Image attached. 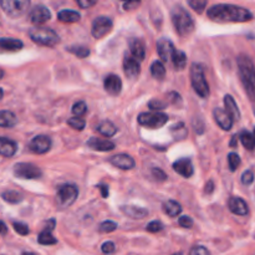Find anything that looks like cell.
Listing matches in <instances>:
<instances>
[{
	"mask_svg": "<svg viewBox=\"0 0 255 255\" xmlns=\"http://www.w3.org/2000/svg\"><path fill=\"white\" fill-rule=\"evenodd\" d=\"M207 15L217 22H247L253 19V14L246 7L232 4H217L209 7Z\"/></svg>",
	"mask_w": 255,
	"mask_h": 255,
	"instance_id": "1",
	"label": "cell"
},
{
	"mask_svg": "<svg viewBox=\"0 0 255 255\" xmlns=\"http://www.w3.org/2000/svg\"><path fill=\"white\" fill-rule=\"evenodd\" d=\"M241 81L252 101L255 102V67L251 57L241 54L237 59Z\"/></svg>",
	"mask_w": 255,
	"mask_h": 255,
	"instance_id": "2",
	"label": "cell"
},
{
	"mask_svg": "<svg viewBox=\"0 0 255 255\" xmlns=\"http://www.w3.org/2000/svg\"><path fill=\"white\" fill-rule=\"evenodd\" d=\"M172 22L177 34L182 37L191 35L194 30V21L189 12L182 6H174L171 12Z\"/></svg>",
	"mask_w": 255,
	"mask_h": 255,
	"instance_id": "3",
	"label": "cell"
},
{
	"mask_svg": "<svg viewBox=\"0 0 255 255\" xmlns=\"http://www.w3.org/2000/svg\"><path fill=\"white\" fill-rule=\"evenodd\" d=\"M29 36L35 44L47 47H54L60 41V36L54 30L44 26L31 27L29 30Z\"/></svg>",
	"mask_w": 255,
	"mask_h": 255,
	"instance_id": "4",
	"label": "cell"
},
{
	"mask_svg": "<svg viewBox=\"0 0 255 255\" xmlns=\"http://www.w3.org/2000/svg\"><path fill=\"white\" fill-rule=\"evenodd\" d=\"M191 84L193 90L202 99L209 96V85L204 76V70L201 64H193L191 66Z\"/></svg>",
	"mask_w": 255,
	"mask_h": 255,
	"instance_id": "5",
	"label": "cell"
},
{
	"mask_svg": "<svg viewBox=\"0 0 255 255\" xmlns=\"http://www.w3.org/2000/svg\"><path fill=\"white\" fill-rule=\"evenodd\" d=\"M79 196V189L75 184L66 183L59 187L56 193V204L59 208H67L72 206Z\"/></svg>",
	"mask_w": 255,
	"mask_h": 255,
	"instance_id": "6",
	"label": "cell"
},
{
	"mask_svg": "<svg viewBox=\"0 0 255 255\" xmlns=\"http://www.w3.org/2000/svg\"><path fill=\"white\" fill-rule=\"evenodd\" d=\"M168 121V115L163 112H143L138 116V124L148 128H161Z\"/></svg>",
	"mask_w": 255,
	"mask_h": 255,
	"instance_id": "7",
	"label": "cell"
},
{
	"mask_svg": "<svg viewBox=\"0 0 255 255\" xmlns=\"http://www.w3.org/2000/svg\"><path fill=\"white\" fill-rule=\"evenodd\" d=\"M0 6L9 16L19 17L27 11L30 1L29 0H1Z\"/></svg>",
	"mask_w": 255,
	"mask_h": 255,
	"instance_id": "8",
	"label": "cell"
},
{
	"mask_svg": "<svg viewBox=\"0 0 255 255\" xmlns=\"http://www.w3.org/2000/svg\"><path fill=\"white\" fill-rule=\"evenodd\" d=\"M14 174L21 179H37L42 176V172L39 167L31 163H16L14 166Z\"/></svg>",
	"mask_w": 255,
	"mask_h": 255,
	"instance_id": "9",
	"label": "cell"
},
{
	"mask_svg": "<svg viewBox=\"0 0 255 255\" xmlns=\"http://www.w3.org/2000/svg\"><path fill=\"white\" fill-rule=\"evenodd\" d=\"M114 22L107 16H99L92 21L91 34L95 39H102L112 30Z\"/></svg>",
	"mask_w": 255,
	"mask_h": 255,
	"instance_id": "10",
	"label": "cell"
},
{
	"mask_svg": "<svg viewBox=\"0 0 255 255\" xmlns=\"http://www.w3.org/2000/svg\"><path fill=\"white\" fill-rule=\"evenodd\" d=\"M50 147H51V139H50L49 136H45V134H39V136L34 137L29 143L30 151L36 154L46 153Z\"/></svg>",
	"mask_w": 255,
	"mask_h": 255,
	"instance_id": "11",
	"label": "cell"
},
{
	"mask_svg": "<svg viewBox=\"0 0 255 255\" xmlns=\"http://www.w3.org/2000/svg\"><path fill=\"white\" fill-rule=\"evenodd\" d=\"M29 19L32 24H44V22L49 21L51 19V12H50V10L45 5L39 4L32 7L29 14Z\"/></svg>",
	"mask_w": 255,
	"mask_h": 255,
	"instance_id": "12",
	"label": "cell"
},
{
	"mask_svg": "<svg viewBox=\"0 0 255 255\" xmlns=\"http://www.w3.org/2000/svg\"><path fill=\"white\" fill-rule=\"evenodd\" d=\"M124 71L129 80H134L141 74V65L133 57L126 56L124 60Z\"/></svg>",
	"mask_w": 255,
	"mask_h": 255,
	"instance_id": "13",
	"label": "cell"
},
{
	"mask_svg": "<svg viewBox=\"0 0 255 255\" xmlns=\"http://www.w3.org/2000/svg\"><path fill=\"white\" fill-rule=\"evenodd\" d=\"M174 50L176 49H174V45L171 40L161 39L157 41V52H158L159 57L163 62L169 61V59H172Z\"/></svg>",
	"mask_w": 255,
	"mask_h": 255,
	"instance_id": "14",
	"label": "cell"
},
{
	"mask_svg": "<svg viewBox=\"0 0 255 255\" xmlns=\"http://www.w3.org/2000/svg\"><path fill=\"white\" fill-rule=\"evenodd\" d=\"M110 162H111V164H114L115 167H117V168L120 169H124V171H128V169L134 168V166H136L134 159L132 158L131 156L125 153L116 154V156L111 157V158H110Z\"/></svg>",
	"mask_w": 255,
	"mask_h": 255,
	"instance_id": "15",
	"label": "cell"
},
{
	"mask_svg": "<svg viewBox=\"0 0 255 255\" xmlns=\"http://www.w3.org/2000/svg\"><path fill=\"white\" fill-rule=\"evenodd\" d=\"M213 116H214V120H216L217 125H218L222 129H224V131H229V129H232V127H233V120H232L231 116L227 114L226 110L217 107V109H214L213 111Z\"/></svg>",
	"mask_w": 255,
	"mask_h": 255,
	"instance_id": "16",
	"label": "cell"
},
{
	"mask_svg": "<svg viewBox=\"0 0 255 255\" xmlns=\"http://www.w3.org/2000/svg\"><path fill=\"white\" fill-rule=\"evenodd\" d=\"M24 47L21 40L12 37H0V54L5 52H16Z\"/></svg>",
	"mask_w": 255,
	"mask_h": 255,
	"instance_id": "17",
	"label": "cell"
},
{
	"mask_svg": "<svg viewBox=\"0 0 255 255\" xmlns=\"http://www.w3.org/2000/svg\"><path fill=\"white\" fill-rule=\"evenodd\" d=\"M104 87L105 90H106L107 94L112 95V96H117V95H120V92H121L122 90L121 79H120L117 75H109V76H106V79H105Z\"/></svg>",
	"mask_w": 255,
	"mask_h": 255,
	"instance_id": "18",
	"label": "cell"
},
{
	"mask_svg": "<svg viewBox=\"0 0 255 255\" xmlns=\"http://www.w3.org/2000/svg\"><path fill=\"white\" fill-rule=\"evenodd\" d=\"M173 169L178 174H181L184 178H189V177L193 176L194 169L193 164H192L191 159L188 158H181L178 161H176L173 163Z\"/></svg>",
	"mask_w": 255,
	"mask_h": 255,
	"instance_id": "19",
	"label": "cell"
},
{
	"mask_svg": "<svg viewBox=\"0 0 255 255\" xmlns=\"http://www.w3.org/2000/svg\"><path fill=\"white\" fill-rule=\"evenodd\" d=\"M229 211L232 212L236 216H247L249 213L248 204L244 199L239 198V197H233V198L229 199L228 202Z\"/></svg>",
	"mask_w": 255,
	"mask_h": 255,
	"instance_id": "20",
	"label": "cell"
},
{
	"mask_svg": "<svg viewBox=\"0 0 255 255\" xmlns=\"http://www.w3.org/2000/svg\"><path fill=\"white\" fill-rule=\"evenodd\" d=\"M87 146H89L90 148L95 149V151L100 152H109L115 149L114 142L109 141V139L97 138V137H91V138L87 141Z\"/></svg>",
	"mask_w": 255,
	"mask_h": 255,
	"instance_id": "21",
	"label": "cell"
},
{
	"mask_svg": "<svg viewBox=\"0 0 255 255\" xmlns=\"http://www.w3.org/2000/svg\"><path fill=\"white\" fill-rule=\"evenodd\" d=\"M17 151V143L7 137H0V156L12 157Z\"/></svg>",
	"mask_w": 255,
	"mask_h": 255,
	"instance_id": "22",
	"label": "cell"
},
{
	"mask_svg": "<svg viewBox=\"0 0 255 255\" xmlns=\"http://www.w3.org/2000/svg\"><path fill=\"white\" fill-rule=\"evenodd\" d=\"M224 106H226L227 114L231 116V119L234 121H239L241 120V111H239V107L237 105L236 100L233 99V96L231 95H226L224 96Z\"/></svg>",
	"mask_w": 255,
	"mask_h": 255,
	"instance_id": "23",
	"label": "cell"
},
{
	"mask_svg": "<svg viewBox=\"0 0 255 255\" xmlns=\"http://www.w3.org/2000/svg\"><path fill=\"white\" fill-rule=\"evenodd\" d=\"M129 50H131V54L133 55L137 61L144 60V56H146V46H144V42L142 40L132 39L129 41Z\"/></svg>",
	"mask_w": 255,
	"mask_h": 255,
	"instance_id": "24",
	"label": "cell"
},
{
	"mask_svg": "<svg viewBox=\"0 0 255 255\" xmlns=\"http://www.w3.org/2000/svg\"><path fill=\"white\" fill-rule=\"evenodd\" d=\"M121 211L132 219H143L148 216V211L146 208L136 206H122Z\"/></svg>",
	"mask_w": 255,
	"mask_h": 255,
	"instance_id": "25",
	"label": "cell"
},
{
	"mask_svg": "<svg viewBox=\"0 0 255 255\" xmlns=\"http://www.w3.org/2000/svg\"><path fill=\"white\" fill-rule=\"evenodd\" d=\"M57 19L61 22H77L81 19V15H80V12L75 11V10L64 9L61 11H59Z\"/></svg>",
	"mask_w": 255,
	"mask_h": 255,
	"instance_id": "26",
	"label": "cell"
},
{
	"mask_svg": "<svg viewBox=\"0 0 255 255\" xmlns=\"http://www.w3.org/2000/svg\"><path fill=\"white\" fill-rule=\"evenodd\" d=\"M163 211H164V213L167 214V216H169V217H172V218H173V217H177V216H179V214H181L182 207H181V204H179L177 201L169 199V201L164 202V203H163Z\"/></svg>",
	"mask_w": 255,
	"mask_h": 255,
	"instance_id": "27",
	"label": "cell"
},
{
	"mask_svg": "<svg viewBox=\"0 0 255 255\" xmlns=\"http://www.w3.org/2000/svg\"><path fill=\"white\" fill-rule=\"evenodd\" d=\"M17 124V119L12 112L10 111H0V127L10 128Z\"/></svg>",
	"mask_w": 255,
	"mask_h": 255,
	"instance_id": "28",
	"label": "cell"
},
{
	"mask_svg": "<svg viewBox=\"0 0 255 255\" xmlns=\"http://www.w3.org/2000/svg\"><path fill=\"white\" fill-rule=\"evenodd\" d=\"M172 61H173L176 70H178V71L183 70L187 65L186 52H183L182 50H174L173 55H172Z\"/></svg>",
	"mask_w": 255,
	"mask_h": 255,
	"instance_id": "29",
	"label": "cell"
},
{
	"mask_svg": "<svg viewBox=\"0 0 255 255\" xmlns=\"http://www.w3.org/2000/svg\"><path fill=\"white\" fill-rule=\"evenodd\" d=\"M171 133H172V136H173L174 139H177V141H182V139H184L187 137L188 131H187L184 124L178 122V124L173 125V126L171 127Z\"/></svg>",
	"mask_w": 255,
	"mask_h": 255,
	"instance_id": "30",
	"label": "cell"
},
{
	"mask_svg": "<svg viewBox=\"0 0 255 255\" xmlns=\"http://www.w3.org/2000/svg\"><path fill=\"white\" fill-rule=\"evenodd\" d=\"M97 131L106 137H112L117 132V127L111 121H104L99 125Z\"/></svg>",
	"mask_w": 255,
	"mask_h": 255,
	"instance_id": "31",
	"label": "cell"
},
{
	"mask_svg": "<svg viewBox=\"0 0 255 255\" xmlns=\"http://www.w3.org/2000/svg\"><path fill=\"white\" fill-rule=\"evenodd\" d=\"M37 242H39L41 246H54V244L57 243V239L52 236L51 231L44 229V231L39 234V237H37Z\"/></svg>",
	"mask_w": 255,
	"mask_h": 255,
	"instance_id": "32",
	"label": "cell"
},
{
	"mask_svg": "<svg viewBox=\"0 0 255 255\" xmlns=\"http://www.w3.org/2000/svg\"><path fill=\"white\" fill-rule=\"evenodd\" d=\"M151 74L156 80H163L166 76V67L161 61H154L151 65Z\"/></svg>",
	"mask_w": 255,
	"mask_h": 255,
	"instance_id": "33",
	"label": "cell"
},
{
	"mask_svg": "<svg viewBox=\"0 0 255 255\" xmlns=\"http://www.w3.org/2000/svg\"><path fill=\"white\" fill-rule=\"evenodd\" d=\"M1 198L10 204H17L22 201V194L16 191H6L1 194Z\"/></svg>",
	"mask_w": 255,
	"mask_h": 255,
	"instance_id": "34",
	"label": "cell"
},
{
	"mask_svg": "<svg viewBox=\"0 0 255 255\" xmlns=\"http://www.w3.org/2000/svg\"><path fill=\"white\" fill-rule=\"evenodd\" d=\"M241 142L248 151H254L255 149V138L253 134L248 131H243L241 133Z\"/></svg>",
	"mask_w": 255,
	"mask_h": 255,
	"instance_id": "35",
	"label": "cell"
},
{
	"mask_svg": "<svg viewBox=\"0 0 255 255\" xmlns=\"http://www.w3.org/2000/svg\"><path fill=\"white\" fill-rule=\"evenodd\" d=\"M67 51L74 54L75 56L80 57V59H85V57H87L90 55L89 47L81 46V45H74V46L67 47Z\"/></svg>",
	"mask_w": 255,
	"mask_h": 255,
	"instance_id": "36",
	"label": "cell"
},
{
	"mask_svg": "<svg viewBox=\"0 0 255 255\" xmlns=\"http://www.w3.org/2000/svg\"><path fill=\"white\" fill-rule=\"evenodd\" d=\"M228 164H229V169L232 172H236L238 169V167L241 166V157L238 156L234 152H231L228 154Z\"/></svg>",
	"mask_w": 255,
	"mask_h": 255,
	"instance_id": "37",
	"label": "cell"
},
{
	"mask_svg": "<svg viewBox=\"0 0 255 255\" xmlns=\"http://www.w3.org/2000/svg\"><path fill=\"white\" fill-rule=\"evenodd\" d=\"M67 125L72 128L77 129V131H82L86 126V122H85V120L80 119V117H72V119L67 120Z\"/></svg>",
	"mask_w": 255,
	"mask_h": 255,
	"instance_id": "38",
	"label": "cell"
},
{
	"mask_svg": "<svg viewBox=\"0 0 255 255\" xmlns=\"http://www.w3.org/2000/svg\"><path fill=\"white\" fill-rule=\"evenodd\" d=\"M188 5L194 11H197L198 14H202L203 10L207 7V1L206 0H191V1H188Z\"/></svg>",
	"mask_w": 255,
	"mask_h": 255,
	"instance_id": "39",
	"label": "cell"
},
{
	"mask_svg": "<svg viewBox=\"0 0 255 255\" xmlns=\"http://www.w3.org/2000/svg\"><path fill=\"white\" fill-rule=\"evenodd\" d=\"M86 111H87V106L84 101L76 102V104L72 106V114H74L76 117L82 116V115L86 114Z\"/></svg>",
	"mask_w": 255,
	"mask_h": 255,
	"instance_id": "40",
	"label": "cell"
},
{
	"mask_svg": "<svg viewBox=\"0 0 255 255\" xmlns=\"http://www.w3.org/2000/svg\"><path fill=\"white\" fill-rule=\"evenodd\" d=\"M166 106H167V104L162 102L161 100L153 99L148 102L149 110H152L153 112H162V110L166 109Z\"/></svg>",
	"mask_w": 255,
	"mask_h": 255,
	"instance_id": "41",
	"label": "cell"
},
{
	"mask_svg": "<svg viewBox=\"0 0 255 255\" xmlns=\"http://www.w3.org/2000/svg\"><path fill=\"white\" fill-rule=\"evenodd\" d=\"M117 229V224L115 222L111 221H106L104 223L100 224V232L101 233H112Z\"/></svg>",
	"mask_w": 255,
	"mask_h": 255,
	"instance_id": "42",
	"label": "cell"
},
{
	"mask_svg": "<svg viewBox=\"0 0 255 255\" xmlns=\"http://www.w3.org/2000/svg\"><path fill=\"white\" fill-rule=\"evenodd\" d=\"M146 231L149 232V233H158V232L163 231V224L159 221H153L147 224Z\"/></svg>",
	"mask_w": 255,
	"mask_h": 255,
	"instance_id": "43",
	"label": "cell"
},
{
	"mask_svg": "<svg viewBox=\"0 0 255 255\" xmlns=\"http://www.w3.org/2000/svg\"><path fill=\"white\" fill-rule=\"evenodd\" d=\"M12 227H14L15 232L20 236H27L29 234V227L24 223H20V222H14L12 223Z\"/></svg>",
	"mask_w": 255,
	"mask_h": 255,
	"instance_id": "44",
	"label": "cell"
},
{
	"mask_svg": "<svg viewBox=\"0 0 255 255\" xmlns=\"http://www.w3.org/2000/svg\"><path fill=\"white\" fill-rule=\"evenodd\" d=\"M254 182V173L252 171H246L242 176V183L244 186H251Z\"/></svg>",
	"mask_w": 255,
	"mask_h": 255,
	"instance_id": "45",
	"label": "cell"
},
{
	"mask_svg": "<svg viewBox=\"0 0 255 255\" xmlns=\"http://www.w3.org/2000/svg\"><path fill=\"white\" fill-rule=\"evenodd\" d=\"M189 255H211V253H209V251L206 248V247L196 246L191 249Z\"/></svg>",
	"mask_w": 255,
	"mask_h": 255,
	"instance_id": "46",
	"label": "cell"
},
{
	"mask_svg": "<svg viewBox=\"0 0 255 255\" xmlns=\"http://www.w3.org/2000/svg\"><path fill=\"white\" fill-rule=\"evenodd\" d=\"M101 251H102V253L107 254V255L114 254L115 252H116V247H115V244L112 243V242H106V243L102 244Z\"/></svg>",
	"mask_w": 255,
	"mask_h": 255,
	"instance_id": "47",
	"label": "cell"
},
{
	"mask_svg": "<svg viewBox=\"0 0 255 255\" xmlns=\"http://www.w3.org/2000/svg\"><path fill=\"white\" fill-rule=\"evenodd\" d=\"M152 176L154 177V179L158 182H164L167 179V174L162 171L161 168H153L152 169Z\"/></svg>",
	"mask_w": 255,
	"mask_h": 255,
	"instance_id": "48",
	"label": "cell"
},
{
	"mask_svg": "<svg viewBox=\"0 0 255 255\" xmlns=\"http://www.w3.org/2000/svg\"><path fill=\"white\" fill-rule=\"evenodd\" d=\"M178 223L179 226L183 227V228H191L192 226H193V219L191 218V217H181V218L178 219Z\"/></svg>",
	"mask_w": 255,
	"mask_h": 255,
	"instance_id": "49",
	"label": "cell"
},
{
	"mask_svg": "<svg viewBox=\"0 0 255 255\" xmlns=\"http://www.w3.org/2000/svg\"><path fill=\"white\" fill-rule=\"evenodd\" d=\"M77 4L82 9H86V7H91L96 5V0H77Z\"/></svg>",
	"mask_w": 255,
	"mask_h": 255,
	"instance_id": "50",
	"label": "cell"
},
{
	"mask_svg": "<svg viewBox=\"0 0 255 255\" xmlns=\"http://www.w3.org/2000/svg\"><path fill=\"white\" fill-rule=\"evenodd\" d=\"M141 5V1H127L124 4L125 10H133Z\"/></svg>",
	"mask_w": 255,
	"mask_h": 255,
	"instance_id": "51",
	"label": "cell"
},
{
	"mask_svg": "<svg viewBox=\"0 0 255 255\" xmlns=\"http://www.w3.org/2000/svg\"><path fill=\"white\" fill-rule=\"evenodd\" d=\"M97 188L101 191V196L104 197V198H107V197H109V187H107L106 184H97Z\"/></svg>",
	"mask_w": 255,
	"mask_h": 255,
	"instance_id": "52",
	"label": "cell"
},
{
	"mask_svg": "<svg viewBox=\"0 0 255 255\" xmlns=\"http://www.w3.org/2000/svg\"><path fill=\"white\" fill-rule=\"evenodd\" d=\"M213 191H214V182L213 181H208V183L206 184V193L207 194H211V193H213Z\"/></svg>",
	"mask_w": 255,
	"mask_h": 255,
	"instance_id": "53",
	"label": "cell"
},
{
	"mask_svg": "<svg viewBox=\"0 0 255 255\" xmlns=\"http://www.w3.org/2000/svg\"><path fill=\"white\" fill-rule=\"evenodd\" d=\"M6 233H7L6 224H5L2 221H0V234H1V236H5Z\"/></svg>",
	"mask_w": 255,
	"mask_h": 255,
	"instance_id": "54",
	"label": "cell"
},
{
	"mask_svg": "<svg viewBox=\"0 0 255 255\" xmlns=\"http://www.w3.org/2000/svg\"><path fill=\"white\" fill-rule=\"evenodd\" d=\"M55 224H56V222H55V219H50L49 222H47V226H46V228L45 229H47V231H54V228H55Z\"/></svg>",
	"mask_w": 255,
	"mask_h": 255,
	"instance_id": "55",
	"label": "cell"
},
{
	"mask_svg": "<svg viewBox=\"0 0 255 255\" xmlns=\"http://www.w3.org/2000/svg\"><path fill=\"white\" fill-rule=\"evenodd\" d=\"M237 142H238V137H237V134H236V136H233V138H232V141H231V143H229V146H231V147H236L237 146Z\"/></svg>",
	"mask_w": 255,
	"mask_h": 255,
	"instance_id": "56",
	"label": "cell"
},
{
	"mask_svg": "<svg viewBox=\"0 0 255 255\" xmlns=\"http://www.w3.org/2000/svg\"><path fill=\"white\" fill-rule=\"evenodd\" d=\"M2 96H4V91H2V89L0 87V100L2 99Z\"/></svg>",
	"mask_w": 255,
	"mask_h": 255,
	"instance_id": "57",
	"label": "cell"
},
{
	"mask_svg": "<svg viewBox=\"0 0 255 255\" xmlns=\"http://www.w3.org/2000/svg\"><path fill=\"white\" fill-rule=\"evenodd\" d=\"M21 255H36V254H34V253H30V252H25V253H22Z\"/></svg>",
	"mask_w": 255,
	"mask_h": 255,
	"instance_id": "58",
	"label": "cell"
},
{
	"mask_svg": "<svg viewBox=\"0 0 255 255\" xmlns=\"http://www.w3.org/2000/svg\"><path fill=\"white\" fill-rule=\"evenodd\" d=\"M4 77V71H2L1 69H0V79H2Z\"/></svg>",
	"mask_w": 255,
	"mask_h": 255,
	"instance_id": "59",
	"label": "cell"
},
{
	"mask_svg": "<svg viewBox=\"0 0 255 255\" xmlns=\"http://www.w3.org/2000/svg\"><path fill=\"white\" fill-rule=\"evenodd\" d=\"M172 255H183L182 253H176V254H172Z\"/></svg>",
	"mask_w": 255,
	"mask_h": 255,
	"instance_id": "60",
	"label": "cell"
},
{
	"mask_svg": "<svg viewBox=\"0 0 255 255\" xmlns=\"http://www.w3.org/2000/svg\"><path fill=\"white\" fill-rule=\"evenodd\" d=\"M253 136H254V138H255V128H254V134H253Z\"/></svg>",
	"mask_w": 255,
	"mask_h": 255,
	"instance_id": "61",
	"label": "cell"
},
{
	"mask_svg": "<svg viewBox=\"0 0 255 255\" xmlns=\"http://www.w3.org/2000/svg\"><path fill=\"white\" fill-rule=\"evenodd\" d=\"M254 115H255V109H254Z\"/></svg>",
	"mask_w": 255,
	"mask_h": 255,
	"instance_id": "62",
	"label": "cell"
}]
</instances>
